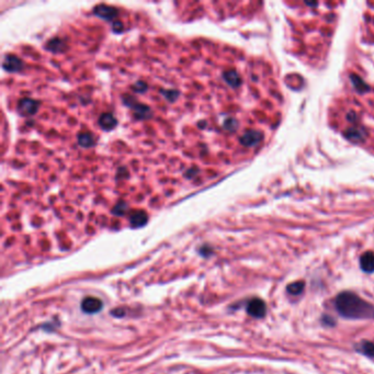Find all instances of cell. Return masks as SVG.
I'll list each match as a JSON object with an SVG mask.
<instances>
[{
	"instance_id": "obj_9",
	"label": "cell",
	"mask_w": 374,
	"mask_h": 374,
	"mask_svg": "<svg viewBox=\"0 0 374 374\" xmlns=\"http://www.w3.org/2000/svg\"><path fill=\"white\" fill-rule=\"evenodd\" d=\"M130 225L132 228H141L148 222V215L145 211L136 210L130 215Z\"/></svg>"
},
{
	"instance_id": "obj_16",
	"label": "cell",
	"mask_w": 374,
	"mask_h": 374,
	"mask_svg": "<svg viewBox=\"0 0 374 374\" xmlns=\"http://www.w3.org/2000/svg\"><path fill=\"white\" fill-rule=\"evenodd\" d=\"M359 349L366 357L374 358V344L373 343L368 342V340H364V342H362L361 345L359 346Z\"/></svg>"
},
{
	"instance_id": "obj_5",
	"label": "cell",
	"mask_w": 374,
	"mask_h": 374,
	"mask_svg": "<svg viewBox=\"0 0 374 374\" xmlns=\"http://www.w3.org/2000/svg\"><path fill=\"white\" fill-rule=\"evenodd\" d=\"M247 313L255 318H262L267 314V305L261 298L255 297L247 304Z\"/></svg>"
},
{
	"instance_id": "obj_14",
	"label": "cell",
	"mask_w": 374,
	"mask_h": 374,
	"mask_svg": "<svg viewBox=\"0 0 374 374\" xmlns=\"http://www.w3.org/2000/svg\"><path fill=\"white\" fill-rule=\"evenodd\" d=\"M128 210H130V207H128V204L125 201H119L114 206L112 213L115 216H123L128 212Z\"/></svg>"
},
{
	"instance_id": "obj_7",
	"label": "cell",
	"mask_w": 374,
	"mask_h": 374,
	"mask_svg": "<svg viewBox=\"0 0 374 374\" xmlns=\"http://www.w3.org/2000/svg\"><path fill=\"white\" fill-rule=\"evenodd\" d=\"M104 308L101 300L97 297H86L85 300L81 303V310H83L87 314H96V313L100 312Z\"/></svg>"
},
{
	"instance_id": "obj_21",
	"label": "cell",
	"mask_w": 374,
	"mask_h": 374,
	"mask_svg": "<svg viewBox=\"0 0 374 374\" xmlns=\"http://www.w3.org/2000/svg\"><path fill=\"white\" fill-rule=\"evenodd\" d=\"M112 30L115 33H120V32L123 31V24H122V22H120V21H114L113 24H112Z\"/></svg>"
},
{
	"instance_id": "obj_4",
	"label": "cell",
	"mask_w": 374,
	"mask_h": 374,
	"mask_svg": "<svg viewBox=\"0 0 374 374\" xmlns=\"http://www.w3.org/2000/svg\"><path fill=\"white\" fill-rule=\"evenodd\" d=\"M119 9L112 6L108 5H98L93 8V15L98 18L106 20V21H115V19L119 16Z\"/></svg>"
},
{
	"instance_id": "obj_15",
	"label": "cell",
	"mask_w": 374,
	"mask_h": 374,
	"mask_svg": "<svg viewBox=\"0 0 374 374\" xmlns=\"http://www.w3.org/2000/svg\"><path fill=\"white\" fill-rule=\"evenodd\" d=\"M305 287V283L303 281H295L293 283H290L287 288L288 293L292 295H298L301 294Z\"/></svg>"
},
{
	"instance_id": "obj_13",
	"label": "cell",
	"mask_w": 374,
	"mask_h": 374,
	"mask_svg": "<svg viewBox=\"0 0 374 374\" xmlns=\"http://www.w3.org/2000/svg\"><path fill=\"white\" fill-rule=\"evenodd\" d=\"M223 79L225 83L232 88H238L242 85V78L236 71H226L223 74Z\"/></svg>"
},
{
	"instance_id": "obj_20",
	"label": "cell",
	"mask_w": 374,
	"mask_h": 374,
	"mask_svg": "<svg viewBox=\"0 0 374 374\" xmlns=\"http://www.w3.org/2000/svg\"><path fill=\"white\" fill-rule=\"evenodd\" d=\"M200 173V169L196 168V167H193V168H190L188 169L187 172L185 173V177L187 179H193L194 177L198 175Z\"/></svg>"
},
{
	"instance_id": "obj_1",
	"label": "cell",
	"mask_w": 374,
	"mask_h": 374,
	"mask_svg": "<svg viewBox=\"0 0 374 374\" xmlns=\"http://www.w3.org/2000/svg\"><path fill=\"white\" fill-rule=\"evenodd\" d=\"M335 308L340 315L349 319H374V305L352 292L337 295Z\"/></svg>"
},
{
	"instance_id": "obj_23",
	"label": "cell",
	"mask_w": 374,
	"mask_h": 374,
	"mask_svg": "<svg viewBox=\"0 0 374 374\" xmlns=\"http://www.w3.org/2000/svg\"><path fill=\"white\" fill-rule=\"evenodd\" d=\"M331 321H334V319L330 318V317H324V318H323V322H324V323H326L327 325H332V324H331Z\"/></svg>"
},
{
	"instance_id": "obj_18",
	"label": "cell",
	"mask_w": 374,
	"mask_h": 374,
	"mask_svg": "<svg viewBox=\"0 0 374 374\" xmlns=\"http://www.w3.org/2000/svg\"><path fill=\"white\" fill-rule=\"evenodd\" d=\"M223 127L228 132H235L238 128V122L235 118L228 117L227 119H225V121H224Z\"/></svg>"
},
{
	"instance_id": "obj_3",
	"label": "cell",
	"mask_w": 374,
	"mask_h": 374,
	"mask_svg": "<svg viewBox=\"0 0 374 374\" xmlns=\"http://www.w3.org/2000/svg\"><path fill=\"white\" fill-rule=\"evenodd\" d=\"M40 109V102L31 98H23L19 101L17 110L21 117H33Z\"/></svg>"
},
{
	"instance_id": "obj_19",
	"label": "cell",
	"mask_w": 374,
	"mask_h": 374,
	"mask_svg": "<svg viewBox=\"0 0 374 374\" xmlns=\"http://www.w3.org/2000/svg\"><path fill=\"white\" fill-rule=\"evenodd\" d=\"M131 89L134 91V92H138V93H144L148 90V86L147 84L145 83V81H138V83H135Z\"/></svg>"
},
{
	"instance_id": "obj_8",
	"label": "cell",
	"mask_w": 374,
	"mask_h": 374,
	"mask_svg": "<svg viewBox=\"0 0 374 374\" xmlns=\"http://www.w3.org/2000/svg\"><path fill=\"white\" fill-rule=\"evenodd\" d=\"M98 124L101 130H104L106 132H110L118 125V120L111 113H102L99 117Z\"/></svg>"
},
{
	"instance_id": "obj_6",
	"label": "cell",
	"mask_w": 374,
	"mask_h": 374,
	"mask_svg": "<svg viewBox=\"0 0 374 374\" xmlns=\"http://www.w3.org/2000/svg\"><path fill=\"white\" fill-rule=\"evenodd\" d=\"M3 68L7 73H19L24 68L23 60L12 54H7L4 58Z\"/></svg>"
},
{
	"instance_id": "obj_2",
	"label": "cell",
	"mask_w": 374,
	"mask_h": 374,
	"mask_svg": "<svg viewBox=\"0 0 374 374\" xmlns=\"http://www.w3.org/2000/svg\"><path fill=\"white\" fill-rule=\"evenodd\" d=\"M122 101H123V104L128 109H131V110L133 111V115L135 117V119L145 121V120H149L153 118L154 112L152 109L148 106H146L145 104H142V102H140L139 100H136L134 97L125 94V96L122 98Z\"/></svg>"
},
{
	"instance_id": "obj_11",
	"label": "cell",
	"mask_w": 374,
	"mask_h": 374,
	"mask_svg": "<svg viewBox=\"0 0 374 374\" xmlns=\"http://www.w3.org/2000/svg\"><path fill=\"white\" fill-rule=\"evenodd\" d=\"M360 267L366 272V274H372L374 272V253L373 251H366L361 258H360Z\"/></svg>"
},
{
	"instance_id": "obj_22",
	"label": "cell",
	"mask_w": 374,
	"mask_h": 374,
	"mask_svg": "<svg viewBox=\"0 0 374 374\" xmlns=\"http://www.w3.org/2000/svg\"><path fill=\"white\" fill-rule=\"evenodd\" d=\"M206 251L208 253V255H210V254H211V249H210L209 247H206V246H204V247H202V248H201V254H202V255H206Z\"/></svg>"
},
{
	"instance_id": "obj_12",
	"label": "cell",
	"mask_w": 374,
	"mask_h": 374,
	"mask_svg": "<svg viewBox=\"0 0 374 374\" xmlns=\"http://www.w3.org/2000/svg\"><path fill=\"white\" fill-rule=\"evenodd\" d=\"M77 143L83 148H91L96 145V139L91 132H80L77 134Z\"/></svg>"
},
{
	"instance_id": "obj_10",
	"label": "cell",
	"mask_w": 374,
	"mask_h": 374,
	"mask_svg": "<svg viewBox=\"0 0 374 374\" xmlns=\"http://www.w3.org/2000/svg\"><path fill=\"white\" fill-rule=\"evenodd\" d=\"M67 44L64 40L59 39V38H53L51 40H49L45 44V49L47 51H50L54 54H59V53H64L67 50Z\"/></svg>"
},
{
	"instance_id": "obj_17",
	"label": "cell",
	"mask_w": 374,
	"mask_h": 374,
	"mask_svg": "<svg viewBox=\"0 0 374 374\" xmlns=\"http://www.w3.org/2000/svg\"><path fill=\"white\" fill-rule=\"evenodd\" d=\"M160 93L168 102H170V104H174V102L178 99L180 94V92L176 89H161Z\"/></svg>"
}]
</instances>
